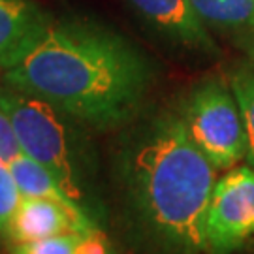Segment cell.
Listing matches in <instances>:
<instances>
[{
  "label": "cell",
  "mask_w": 254,
  "mask_h": 254,
  "mask_svg": "<svg viewBox=\"0 0 254 254\" xmlns=\"http://www.w3.org/2000/svg\"><path fill=\"white\" fill-rule=\"evenodd\" d=\"M215 172L179 109L160 111L132 128L113 164L119 218L132 249L137 254H209L205 213Z\"/></svg>",
  "instance_id": "cell-1"
},
{
  "label": "cell",
  "mask_w": 254,
  "mask_h": 254,
  "mask_svg": "<svg viewBox=\"0 0 254 254\" xmlns=\"http://www.w3.org/2000/svg\"><path fill=\"white\" fill-rule=\"evenodd\" d=\"M0 79L104 132L139 115L154 68L123 34L89 19H64L53 21L27 53L0 70Z\"/></svg>",
  "instance_id": "cell-2"
},
{
  "label": "cell",
  "mask_w": 254,
  "mask_h": 254,
  "mask_svg": "<svg viewBox=\"0 0 254 254\" xmlns=\"http://www.w3.org/2000/svg\"><path fill=\"white\" fill-rule=\"evenodd\" d=\"M0 102L21 151L53 173L66 196L102 228L108 218L96 183V154L83 125L49 102L0 85Z\"/></svg>",
  "instance_id": "cell-3"
},
{
  "label": "cell",
  "mask_w": 254,
  "mask_h": 254,
  "mask_svg": "<svg viewBox=\"0 0 254 254\" xmlns=\"http://www.w3.org/2000/svg\"><path fill=\"white\" fill-rule=\"evenodd\" d=\"M192 141L215 170H232L247 156L243 115L230 83L205 79L179 108Z\"/></svg>",
  "instance_id": "cell-4"
},
{
  "label": "cell",
  "mask_w": 254,
  "mask_h": 254,
  "mask_svg": "<svg viewBox=\"0 0 254 254\" xmlns=\"http://www.w3.org/2000/svg\"><path fill=\"white\" fill-rule=\"evenodd\" d=\"M209 254L254 251V168L234 166L215 183L205 213Z\"/></svg>",
  "instance_id": "cell-5"
},
{
  "label": "cell",
  "mask_w": 254,
  "mask_h": 254,
  "mask_svg": "<svg viewBox=\"0 0 254 254\" xmlns=\"http://www.w3.org/2000/svg\"><path fill=\"white\" fill-rule=\"evenodd\" d=\"M98 228H102L100 224L77 205H66L47 198H23L9 222L4 245L42 241L64 234H83Z\"/></svg>",
  "instance_id": "cell-6"
},
{
  "label": "cell",
  "mask_w": 254,
  "mask_h": 254,
  "mask_svg": "<svg viewBox=\"0 0 254 254\" xmlns=\"http://www.w3.org/2000/svg\"><path fill=\"white\" fill-rule=\"evenodd\" d=\"M139 15L175 44L205 55H217L218 47L207 25L192 8L190 0H128Z\"/></svg>",
  "instance_id": "cell-7"
},
{
  "label": "cell",
  "mask_w": 254,
  "mask_h": 254,
  "mask_svg": "<svg viewBox=\"0 0 254 254\" xmlns=\"http://www.w3.org/2000/svg\"><path fill=\"white\" fill-rule=\"evenodd\" d=\"M51 23V15L34 2L0 0V70L27 53Z\"/></svg>",
  "instance_id": "cell-8"
},
{
  "label": "cell",
  "mask_w": 254,
  "mask_h": 254,
  "mask_svg": "<svg viewBox=\"0 0 254 254\" xmlns=\"http://www.w3.org/2000/svg\"><path fill=\"white\" fill-rule=\"evenodd\" d=\"M9 254H119L117 247L98 228L83 234H64L42 241L9 245Z\"/></svg>",
  "instance_id": "cell-9"
},
{
  "label": "cell",
  "mask_w": 254,
  "mask_h": 254,
  "mask_svg": "<svg viewBox=\"0 0 254 254\" xmlns=\"http://www.w3.org/2000/svg\"><path fill=\"white\" fill-rule=\"evenodd\" d=\"M9 170L15 177V183H17L23 198H47V200L66 203V205H75L66 196V192L61 189L53 173L49 172L46 166L30 158L28 154L21 153L19 156H15L9 162Z\"/></svg>",
  "instance_id": "cell-10"
},
{
  "label": "cell",
  "mask_w": 254,
  "mask_h": 254,
  "mask_svg": "<svg viewBox=\"0 0 254 254\" xmlns=\"http://www.w3.org/2000/svg\"><path fill=\"white\" fill-rule=\"evenodd\" d=\"M201 21L218 30H254V0H190Z\"/></svg>",
  "instance_id": "cell-11"
},
{
  "label": "cell",
  "mask_w": 254,
  "mask_h": 254,
  "mask_svg": "<svg viewBox=\"0 0 254 254\" xmlns=\"http://www.w3.org/2000/svg\"><path fill=\"white\" fill-rule=\"evenodd\" d=\"M230 87L239 104L247 134V164L254 168V64L239 66L230 73Z\"/></svg>",
  "instance_id": "cell-12"
},
{
  "label": "cell",
  "mask_w": 254,
  "mask_h": 254,
  "mask_svg": "<svg viewBox=\"0 0 254 254\" xmlns=\"http://www.w3.org/2000/svg\"><path fill=\"white\" fill-rule=\"evenodd\" d=\"M21 200H23V194L9 170V164L0 158V241L2 243L8 237L9 222L15 215Z\"/></svg>",
  "instance_id": "cell-13"
},
{
  "label": "cell",
  "mask_w": 254,
  "mask_h": 254,
  "mask_svg": "<svg viewBox=\"0 0 254 254\" xmlns=\"http://www.w3.org/2000/svg\"><path fill=\"white\" fill-rule=\"evenodd\" d=\"M21 153L23 151H21L19 139L15 136L13 125H11L8 113H6V109H4L2 102H0V158L9 164Z\"/></svg>",
  "instance_id": "cell-14"
},
{
  "label": "cell",
  "mask_w": 254,
  "mask_h": 254,
  "mask_svg": "<svg viewBox=\"0 0 254 254\" xmlns=\"http://www.w3.org/2000/svg\"><path fill=\"white\" fill-rule=\"evenodd\" d=\"M251 57H253V63H254V38L253 42H251Z\"/></svg>",
  "instance_id": "cell-15"
}]
</instances>
